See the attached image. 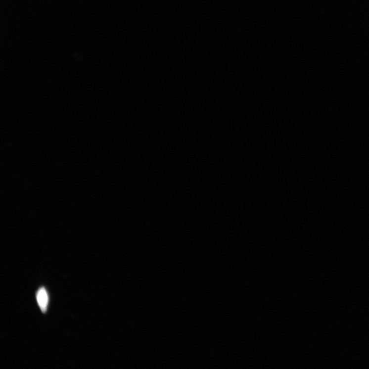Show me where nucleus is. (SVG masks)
<instances>
[{"label":"nucleus","mask_w":369,"mask_h":369,"mask_svg":"<svg viewBox=\"0 0 369 369\" xmlns=\"http://www.w3.org/2000/svg\"><path fill=\"white\" fill-rule=\"evenodd\" d=\"M37 301L41 310L46 312L49 303V296L46 289L40 288L37 292Z\"/></svg>","instance_id":"f257e3e1"}]
</instances>
